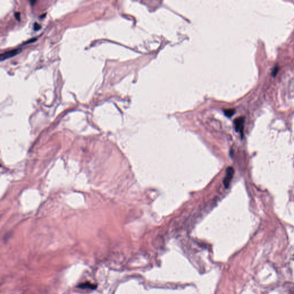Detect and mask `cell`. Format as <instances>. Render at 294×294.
Instances as JSON below:
<instances>
[{"instance_id":"6da1fadb","label":"cell","mask_w":294,"mask_h":294,"mask_svg":"<svg viewBox=\"0 0 294 294\" xmlns=\"http://www.w3.org/2000/svg\"><path fill=\"white\" fill-rule=\"evenodd\" d=\"M234 173V169L233 168V167H229L227 169L226 175H225V178L223 180L224 185L226 188H228L229 186L230 182H231V180L233 178Z\"/></svg>"},{"instance_id":"7a4b0ae2","label":"cell","mask_w":294,"mask_h":294,"mask_svg":"<svg viewBox=\"0 0 294 294\" xmlns=\"http://www.w3.org/2000/svg\"><path fill=\"white\" fill-rule=\"evenodd\" d=\"M21 50L20 48H17V49H14L13 50L9 51L8 52H6V53H4L3 54H1L0 55V59L1 61H2V60H5L8 58H11L13 56H15L17 54H19L21 52Z\"/></svg>"},{"instance_id":"3957f363","label":"cell","mask_w":294,"mask_h":294,"mask_svg":"<svg viewBox=\"0 0 294 294\" xmlns=\"http://www.w3.org/2000/svg\"><path fill=\"white\" fill-rule=\"evenodd\" d=\"M244 119L242 117L236 119L234 121V126L236 131L237 132H241L242 135L244 128Z\"/></svg>"},{"instance_id":"277c9868","label":"cell","mask_w":294,"mask_h":294,"mask_svg":"<svg viewBox=\"0 0 294 294\" xmlns=\"http://www.w3.org/2000/svg\"><path fill=\"white\" fill-rule=\"evenodd\" d=\"M78 287L81 289H90V290H95L97 288V285L90 283V282H85L83 283L80 284Z\"/></svg>"},{"instance_id":"5b68a950","label":"cell","mask_w":294,"mask_h":294,"mask_svg":"<svg viewBox=\"0 0 294 294\" xmlns=\"http://www.w3.org/2000/svg\"><path fill=\"white\" fill-rule=\"evenodd\" d=\"M224 113L226 116H227L228 117H230L234 114L235 111L234 109H227L225 110Z\"/></svg>"},{"instance_id":"8992f818","label":"cell","mask_w":294,"mask_h":294,"mask_svg":"<svg viewBox=\"0 0 294 294\" xmlns=\"http://www.w3.org/2000/svg\"><path fill=\"white\" fill-rule=\"evenodd\" d=\"M278 70H279V68H278V67H276L274 68V69L273 70V71H272V75H273V77H275V76L276 75V74H277V72H278Z\"/></svg>"},{"instance_id":"52a82bcc","label":"cell","mask_w":294,"mask_h":294,"mask_svg":"<svg viewBox=\"0 0 294 294\" xmlns=\"http://www.w3.org/2000/svg\"><path fill=\"white\" fill-rule=\"evenodd\" d=\"M33 27H34V29H35V30L38 31V30L40 29V28H41V26H40V24H39L38 23H35L34 24V26H33Z\"/></svg>"},{"instance_id":"ba28073f","label":"cell","mask_w":294,"mask_h":294,"mask_svg":"<svg viewBox=\"0 0 294 294\" xmlns=\"http://www.w3.org/2000/svg\"><path fill=\"white\" fill-rule=\"evenodd\" d=\"M15 17L18 20H20V13L19 12H16L15 13Z\"/></svg>"},{"instance_id":"9c48e42d","label":"cell","mask_w":294,"mask_h":294,"mask_svg":"<svg viewBox=\"0 0 294 294\" xmlns=\"http://www.w3.org/2000/svg\"><path fill=\"white\" fill-rule=\"evenodd\" d=\"M35 2H36V1H33V2H32V1H31V3L32 4H33V3H35Z\"/></svg>"},{"instance_id":"30bf717a","label":"cell","mask_w":294,"mask_h":294,"mask_svg":"<svg viewBox=\"0 0 294 294\" xmlns=\"http://www.w3.org/2000/svg\"><path fill=\"white\" fill-rule=\"evenodd\" d=\"M45 16V13L44 14V15H43V16H40V17H44V16Z\"/></svg>"}]
</instances>
